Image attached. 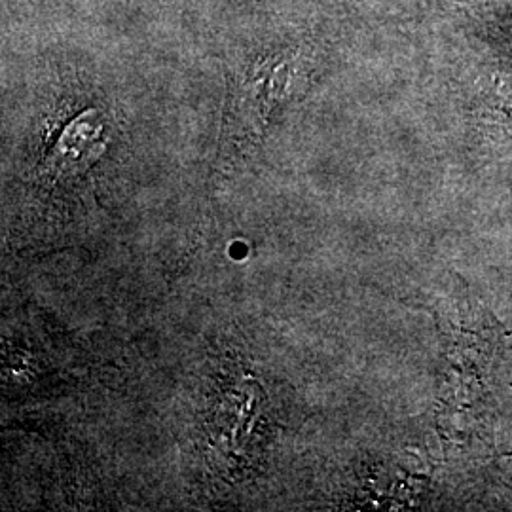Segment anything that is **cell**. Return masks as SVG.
Returning <instances> with one entry per match:
<instances>
[{
	"label": "cell",
	"mask_w": 512,
	"mask_h": 512,
	"mask_svg": "<svg viewBox=\"0 0 512 512\" xmlns=\"http://www.w3.org/2000/svg\"><path fill=\"white\" fill-rule=\"evenodd\" d=\"M105 150V120L97 109L88 110L74 118L61 133L59 141L48 156V169L61 177L80 173Z\"/></svg>",
	"instance_id": "obj_1"
}]
</instances>
